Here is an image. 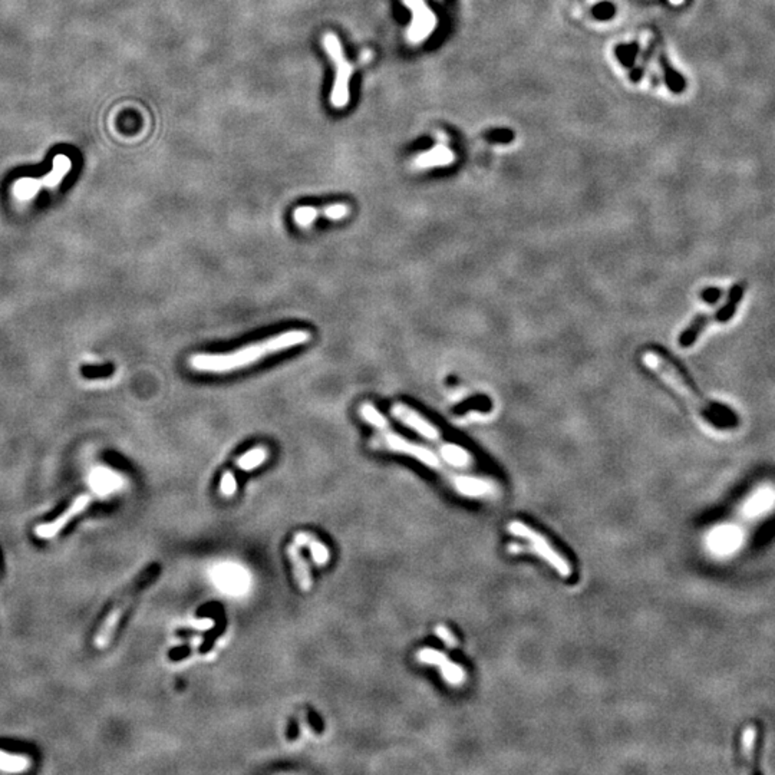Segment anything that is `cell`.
I'll use <instances>...</instances> for the list:
<instances>
[{
    "instance_id": "6da1fadb",
    "label": "cell",
    "mask_w": 775,
    "mask_h": 775,
    "mask_svg": "<svg viewBox=\"0 0 775 775\" xmlns=\"http://www.w3.org/2000/svg\"><path fill=\"white\" fill-rule=\"evenodd\" d=\"M312 335L305 329H292L273 335L260 342L238 348L230 353H199L190 358V368L203 374H227L254 365L260 359L305 345Z\"/></svg>"
},
{
    "instance_id": "7a4b0ae2",
    "label": "cell",
    "mask_w": 775,
    "mask_h": 775,
    "mask_svg": "<svg viewBox=\"0 0 775 775\" xmlns=\"http://www.w3.org/2000/svg\"><path fill=\"white\" fill-rule=\"evenodd\" d=\"M642 360L649 369L657 372V375L668 382L673 390L682 394L691 402L696 413L715 428L730 429L739 424L737 413H734L730 406L705 398L688 374L680 365H676L670 356L659 351H647L643 353Z\"/></svg>"
},
{
    "instance_id": "3957f363",
    "label": "cell",
    "mask_w": 775,
    "mask_h": 775,
    "mask_svg": "<svg viewBox=\"0 0 775 775\" xmlns=\"http://www.w3.org/2000/svg\"><path fill=\"white\" fill-rule=\"evenodd\" d=\"M161 571V567L158 565H151L148 567H145L144 571H141L131 583L123 590L115 601H114V606L111 608V611L108 612L105 620L102 622V626L100 627L98 634H96L95 638V646L104 649L109 645V642L114 638V634L116 632V629L119 626L121 619H123L124 613L130 609V606L132 604V601L135 600V597H138V594L150 586L153 581L158 577Z\"/></svg>"
},
{
    "instance_id": "277c9868",
    "label": "cell",
    "mask_w": 775,
    "mask_h": 775,
    "mask_svg": "<svg viewBox=\"0 0 775 775\" xmlns=\"http://www.w3.org/2000/svg\"><path fill=\"white\" fill-rule=\"evenodd\" d=\"M323 46L336 66V78L330 92V104L335 108H345L351 100L349 82L353 72V65L346 59L342 45L335 33L323 36Z\"/></svg>"
},
{
    "instance_id": "5b68a950",
    "label": "cell",
    "mask_w": 775,
    "mask_h": 775,
    "mask_svg": "<svg viewBox=\"0 0 775 775\" xmlns=\"http://www.w3.org/2000/svg\"><path fill=\"white\" fill-rule=\"evenodd\" d=\"M372 447L378 448V450H386V451H391V452H398V454H404V455H409L415 459H418L420 463H422L424 466H427L428 468L433 470V471H438L443 473L445 475H450V479L454 477L450 473H445L438 455L435 454L433 451H431L429 448L424 447V445H418L410 443L409 440L401 437V435L390 431L388 429H382L381 433H378L376 437L371 441Z\"/></svg>"
},
{
    "instance_id": "8992f818",
    "label": "cell",
    "mask_w": 775,
    "mask_h": 775,
    "mask_svg": "<svg viewBox=\"0 0 775 775\" xmlns=\"http://www.w3.org/2000/svg\"><path fill=\"white\" fill-rule=\"evenodd\" d=\"M507 530L510 531L513 536L525 540L530 544L525 547V550L542 557V559L546 560L550 566H553L554 570L562 577H569L571 574L570 563L559 551L553 548L548 540L543 535H540V532L532 530L530 525L523 524L521 521H512L507 525Z\"/></svg>"
},
{
    "instance_id": "52a82bcc",
    "label": "cell",
    "mask_w": 775,
    "mask_h": 775,
    "mask_svg": "<svg viewBox=\"0 0 775 775\" xmlns=\"http://www.w3.org/2000/svg\"><path fill=\"white\" fill-rule=\"evenodd\" d=\"M70 168H72L70 160L63 154H58L54 158V169L49 174L42 177L40 180H33V178L19 180L15 184V194L20 200H28L36 196V192L39 191L40 187L55 188L61 184L63 177L70 171Z\"/></svg>"
},
{
    "instance_id": "ba28073f",
    "label": "cell",
    "mask_w": 775,
    "mask_h": 775,
    "mask_svg": "<svg viewBox=\"0 0 775 775\" xmlns=\"http://www.w3.org/2000/svg\"><path fill=\"white\" fill-rule=\"evenodd\" d=\"M391 414L404 425H406L408 428L414 429L417 433H420L421 437H424L428 441L432 443H444L441 441V431L435 427L432 422H429L427 418H424L418 410L413 409L410 406H408L406 404H395L391 408Z\"/></svg>"
},
{
    "instance_id": "9c48e42d",
    "label": "cell",
    "mask_w": 775,
    "mask_h": 775,
    "mask_svg": "<svg viewBox=\"0 0 775 775\" xmlns=\"http://www.w3.org/2000/svg\"><path fill=\"white\" fill-rule=\"evenodd\" d=\"M417 659L421 663L438 666L441 669V676L444 681L452 686L463 685L466 681V670L461 665H456L451 662V659L445 653L440 650H433L431 647H424L417 653Z\"/></svg>"
},
{
    "instance_id": "30bf717a",
    "label": "cell",
    "mask_w": 775,
    "mask_h": 775,
    "mask_svg": "<svg viewBox=\"0 0 775 775\" xmlns=\"http://www.w3.org/2000/svg\"><path fill=\"white\" fill-rule=\"evenodd\" d=\"M413 10V23L408 29V39L414 43L424 40L435 26V17L424 3V0H404Z\"/></svg>"
},
{
    "instance_id": "8fae6325",
    "label": "cell",
    "mask_w": 775,
    "mask_h": 775,
    "mask_svg": "<svg viewBox=\"0 0 775 775\" xmlns=\"http://www.w3.org/2000/svg\"><path fill=\"white\" fill-rule=\"evenodd\" d=\"M91 502V496L84 494L75 498V501L72 502L70 507H68L65 513L61 514L58 519H55L54 521L47 523V524H40L36 527V536L40 539H52L69 524V521L72 519H75L78 514L84 513L86 510V507Z\"/></svg>"
},
{
    "instance_id": "7c38bea8",
    "label": "cell",
    "mask_w": 775,
    "mask_h": 775,
    "mask_svg": "<svg viewBox=\"0 0 775 775\" xmlns=\"http://www.w3.org/2000/svg\"><path fill=\"white\" fill-rule=\"evenodd\" d=\"M746 286H748L746 282L741 280L731 287L728 298H726V302L723 303V306L721 309H718L715 312V314H712V316H711L712 322L726 323L735 316V313H737V310H738V307H739V305H741V302L745 296Z\"/></svg>"
},
{
    "instance_id": "4fadbf2b",
    "label": "cell",
    "mask_w": 775,
    "mask_h": 775,
    "mask_svg": "<svg viewBox=\"0 0 775 775\" xmlns=\"http://www.w3.org/2000/svg\"><path fill=\"white\" fill-rule=\"evenodd\" d=\"M287 555H289V560L292 563L293 567V573H295V578H296V583L298 586L303 590V592H309L313 586V580H312V573L309 569L307 562L303 559V555L300 553V548L296 543L287 546Z\"/></svg>"
},
{
    "instance_id": "5bb4252c",
    "label": "cell",
    "mask_w": 775,
    "mask_h": 775,
    "mask_svg": "<svg viewBox=\"0 0 775 775\" xmlns=\"http://www.w3.org/2000/svg\"><path fill=\"white\" fill-rule=\"evenodd\" d=\"M295 543H296L299 547H300V546L307 547V548L310 550V553H312L313 562L316 563L318 566H325V565L329 562V559H330V553H329L328 547H326L322 542H319L316 537L312 536V535H309V532H303V531L296 532V535H295Z\"/></svg>"
},
{
    "instance_id": "9a60e30c",
    "label": "cell",
    "mask_w": 775,
    "mask_h": 775,
    "mask_svg": "<svg viewBox=\"0 0 775 775\" xmlns=\"http://www.w3.org/2000/svg\"><path fill=\"white\" fill-rule=\"evenodd\" d=\"M712 323V318L711 314H698V316L693 319V322L681 333L680 336V345L682 348H689L692 346L696 341L699 335L705 330V328Z\"/></svg>"
},
{
    "instance_id": "2e32d148",
    "label": "cell",
    "mask_w": 775,
    "mask_h": 775,
    "mask_svg": "<svg viewBox=\"0 0 775 775\" xmlns=\"http://www.w3.org/2000/svg\"><path fill=\"white\" fill-rule=\"evenodd\" d=\"M440 454L444 456L447 463L454 467H468L470 464H473V456L470 455V452L466 448L455 444L441 443Z\"/></svg>"
},
{
    "instance_id": "e0dca14e",
    "label": "cell",
    "mask_w": 775,
    "mask_h": 775,
    "mask_svg": "<svg viewBox=\"0 0 775 775\" xmlns=\"http://www.w3.org/2000/svg\"><path fill=\"white\" fill-rule=\"evenodd\" d=\"M269 450L266 447H254L249 450L246 454L237 458L236 467L241 471H253L259 468L263 463L268 461Z\"/></svg>"
},
{
    "instance_id": "ac0fdd59",
    "label": "cell",
    "mask_w": 775,
    "mask_h": 775,
    "mask_svg": "<svg viewBox=\"0 0 775 775\" xmlns=\"http://www.w3.org/2000/svg\"><path fill=\"white\" fill-rule=\"evenodd\" d=\"M359 414H360L363 421L371 424L372 427H375L379 431L390 428V425H388V420L379 413V410L372 404H363L359 409Z\"/></svg>"
},
{
    "instance_id": "d6986e66",
    "label": "cell",
    "mask_w": 775,
    "mask_h": 775,
    "mask_svg": "<svg viewBox=\"0 0 775 775\" xmlns=\"http://www.w3.org/2000/svg\"><path fill=\"white\" fill-rule=\"evenodd\" d=\"M29 768V760L20 755H10L0 751V769L8 772H20Z\"/></svg>"
},
{
    "instance_id": "ffe728a7",
    "label": "cell",
    "mask_w": 775,
    "mask_h": 775,
    "mask_svg": "<svg viewBox=\"0 0 775 775\" xmlns=\"http://www.w3.org/2000/svg\"><path fill=\"white\" fill-rule=\"evenodd\" d=\"M450 154L444 148H435L431 153L422 154L415 160V165L418 168H428L432 165H441L450 161Z\"/></svg>"
},
{
    "instance_id": "44dd1931",
    "label": "cell",
    "mask_w": 775,
    "mask_h": 775,
    "mask_svg": "<svg viewBox=\"0 0 775 775\" xmlns=\"http://www.w3.org/2000/svg\"><path fill=\"white\" fill-rule=\"evenodd\" d=\"M319 219L318 217V207L312 206H302L295 208L293 211V220L299 227L307 229L313 226V223Z\"/></svg>"
},
{
    "instance_id": "7402d4cb",
    "label": "cell",
    "mask_w": 775,
    "mask_h": 775,
    "mask_svg": "<svg viewBox=\"0 0 775 775\" xmlns=\"http://www.w3.org/2000/svg\"><path fill=\"white\" fill-rule=\"evenodd\" d=\"M237 491V479L231 471H226L220 481V493L224 497H233Z\"/></svg>"
},
{
    "instance_id": "603a6c76",
    "label": "cell",
    "mask_w": 775,
    "mask_h": 775,
    "mask_svg": "<svg viewBox=\"0 0 775 775\" xmlns=\"http://www.w3.org/2000/svg\"><path fill=\"white\" fill-rule=\"evenodd\" d=\"M433 632H435V635H437L448 647H456V646H458V640H456L455 635L450 631V629H448L445 624L435 626Z\"/></svg>"
},
{
    "instance_id": "cb8c5ba5",
    "label": "cell",
    "mask_w": 775,
    "mask_h": 775,
    "mask_svg": "<svg viewBox=\"0 0 775 775\" xmlns=\"http://www.w3.org/2000/svg\"><path fill=\"white\" fill-rule=\"evenodd\" d=\"M487 399L486 398H475V399H470L467 402H464L463 405H459V414H464L466 410L468 409H474V408H486Z\"/></svg>"
},
{
    "instance_id": "d4e9b609",
    "label": "cell",
    "mask_w": 775,
    "mask_h": 775,
    "mask_svg": "<svg viewBox=\"0 0 775 775\" xmlns=\"http://www.w3.org/2000/svg\"><path fill=\"white\" fill-rule=\"evenodd\" d=\"M721 296H722V290L718 289V287H709V289H707V290H704V292H702V299H704L708 303H712V305L715 302H718Z\"/></svg>"
},
{
    "instance_id": "484cf974",
    "label": "cell",
    "mask_w": 775,
    "mask_h": 775,
    "mask_svg": "<svg viewBox=\"0 0 775 775\" xmlns=\"http://www.w3.org/2000/svg\"><path fill=\"white\" fill-rule=\"evenodd\" d=\"M761 745H762V730L758 728L757 734H755V745H754V772H760L758 771V762H760V753H761Z\"/></svg>"
},
{
    "instance_id": "4316f807",
    "label": "cell",
    "mask_w": 775,
    "mask_h": 775,
    "mask_svg": "<svg viewBox=\"0 0 775 775\" xmlns=\"http://www.w3.org/2000/svg\"><path fill=\"white\" fill-rule=\"evenodd\" d=\"M596 13L600 15V16H608L611 13V9H609V6H603V8H599L596 10Z\"/></svg>"
},
{
    "instance_id": "83f0119b",
    "label": "cell",
    "mask_w": 775,
    "mask_h": 775,
    "mask_svg": "<svg viewBox=\"0 0 775 775\" xmlns=\"http://www.w3.org/2000/svg\"><path fill=\"white\" fill-rule=\"evenodd\" d=\"M672 2H673V3H680V2H682V0H672Z\"/></svg>"
}]
</instances>
